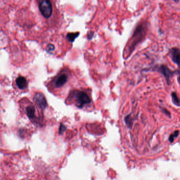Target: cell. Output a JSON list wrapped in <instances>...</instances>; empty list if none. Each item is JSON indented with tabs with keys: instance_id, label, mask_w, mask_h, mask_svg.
Instances as JSON below:
<instances>
[{
	"instance_id": "16",
	"label": "cell",
	"mask_w": 180,
	"mask_h": 180,
	"mask_svg": "<svg viewBox=\"0 0 180 180\" xmlns=\"http://www.w3.org/2000/svg\"><path fill=\"white\" fill-rule=\"evenodd\" d=\"M32 180L31 179H23V180Z\"/></svg>"
},
{
	"instance_id": "3",
	"label": "cell",
	"mask_w": 180,
	"mask_h": 180,
	"mask_svg": "<svg viewBox=\"0 0 180 180\" xmlns=\"http://www.w3.org/2000/svg\"><path fill=\"white\" fill-rule=\"evenodd\" d=\"M69 98L73 99L77 107L81 108L85 105L90 104V97L85 92L80 90H73L69 95Z\"/></svg>"
},
{
	"instance_id": "2",
	"label": "cell",
	"mask_w": 180,
	"mask_h": 180,
	"mask_svg": "<svg viewBox=\"0 0 180 180\" xmlns=\"http://www.w3.org/2000/svg\"><path fill=\"white\" fill-rule=\"evenodd\" d=\"M69 79V76L67 73L61 71L54 77L48 83L49 90H53L60 89L65 85Z\"/></svg>"
},
{
	"instance_id": "15",
	"label": "cell",
	"mask_w": 180,
	"mask_h": 180,
	"mask_svg": "<svg viewBox=\"0 0 180 180\" xmlns=\"http://www.w3.org/2000/svg\"><path fill=\"white\" fill-rule=\"evenodd\" d=\"M47 51L48 52H51L53 51L54 50H55V46L51 45V44H50L47 46Z\"/></svg>"
},
{
	"instance_id": "14",
	"label": "cell",
	"mask_w": 180,
	"mask_h": 180,
	"mask_svg": "<svg viewBox=\"0 0 180 180\" xmlns=\"http://www.w3.org/2000/svg\"><path fill=\"white\" fill-rule=\"evenodd\" d=\"M94 32L92 31H90L88 32V33H87V39L89 40H91L92 38H93V37H94Z\"/></svg>"
},
{
	"instance_id": "13",
	"label": "cell",
	"mask_w": 180,
	"mask_h": 180,
	"mask_svg": "<svg viewBox=\"0 0 180 180\" xmlns=\"http://www.w3.org/2000/svg\"><path fill=\"white\" fill-rule=\"evenodd\" d=\"M179 131H177V132H174V133L173 134H171V135L170 137V139H169L170 142H173L174 138L177 137V136L179 135Z\"/></svg>"
},
{
	"instance_id": "9",
	"label": "cell",
	"mask_w": 180,
	"mask_h": 180,
	"mask_svg": "<svg viewBox=\"0 0 180 180\" xmlns=\"http://www.w3.org/2000/svg\"><path fill=\"white\" fill-rule=\"evenodd\" d=\"M170 55L173 63L177 64V66H179V63H180L179 49L177 47H174V48L171 49L170 50Z\"/></svg>"
},
{
	"instance_id": "10",
	"label": "cell",
	"mask_w": 180,
	"mask_h": 180,
	"mask_svg": "<svg viewBox=\"0 0 180 180\" xmlns=\"http://www.w3.org/2000/svg\"><path fill=\"white\" fill-rule=\"evenodd\" d=\"M79 32H76V33H68L66 39L69 42L73 43L75 39L79 35Z\"/></svg>"
},
{
	"instance_id": "5",
	"label": "cell",
	"mask_w": 180,
	"mask_h": 180,
	"mask_svg": "<svg viewBox=\"0 0 180 180\" xmlns=\"http://www.w3.org/2000/svg\"><path fill=\"white\" fill-rule=\"evenodd\" d=\"M39 10L43 17L48 19L52 13V5L51 2L48 0H42L39 3Z\"/></svg>"
},
{
	"instance_id": "1",
	"label": "cell",
	"mask_w": 180,
	"mask_h": 180,
	"mask_svg": "<svg viewBox=\"0 0 180 180\" xmlns=\"http://www.w3.org/2000/svg\"><path fill=\"white\" fill-rule=\"evenodd\" d=\"M23 109L25 114L29 119L36 124H42L43 121V116L41 112L39 111V107L31 102L25 101H23Z\"/></svg>"
},
{
	"instance_id": "6",
	"label": "cell",
	"mask_w": 180,
	"mask_h": 180,
	"mask_svg": "<svg viewBox=\"0 0 180 180\" xmlns=\"http://www.w3.org/2000/svg\"><path fill=\"white\" fill-rule=\"evenodd\" d=\"M155 70L161 73L165 77L168 85L171 84V78L173 77L174 74L177 73V71H172L165 65H161L155 67Z\"/></svg>"
},
{
	"instance_id": "8",
	"label": "cell",
	"mask_w": 180,
	"mask_h": 180,
	"mask_svg": "<svg viewBox=\"0 0 180 180\" xmlns=\"http://www.w3.org/2000/svg\"><path fill=\"white\" fill-rule=\"evenodd\" d=\"M15 83L17 88L20 90L26 89L28 87V80L24 77L21 76L17 77L15 79Z\"/></svg>"
},
{
	"instance_id": "11",
	"label": "cell",
	"mask_w": 180,
	"mask_h": 180,
	"mask_svg": "<svg viewBox=\"0 0 180 180\" xmlns=\"http://www.w3.org/2000/svg\"><path fill=\"white\" fill-rule=\"evenodd\" d=\"M171 98H172V101L173 104L177 106V107L180 106V99L177 96V93L175 92H172L171 93Z\"/></svg>"
},
{
	"instance_id": "7",
	"label": "cell",
	"mask_w": 180,
	"mask_h": 180,
	"mask_svg": "<svg viewBox=\"0 0 180 180\" xmlns=\"http://www.w3.org/2000/svg\"><path fill=\"white\" fill-rule=\"evenodd\" d=\"M35 103L39 108L44 109L47 106V102L45 95L40 92H37L33 96Z\"/></svg>"
},
{
	"instance_id": "12",
	"label": "cell",
	"mask_w": 180,
	"mask_h": 180,
	"mask_svg": "<svg viewBox=\"0 0 180 180\" xmlns=\"http://www.w3.org/2000/svg\"><path fill=\"white\" fill-rule=\"evenodd\" d=\"M125 121L126 124L128 126L129 125H132V117H131V115H129L128 116H127L126 117H125Z\"/></svg>"
},
{
	"instance_id": "4",
	"label": "cell",
	"mask_w": 180,
	"mask_h": 180,
	"mask_svg": "<svg viewBox=\"0 0 180 180\" xmlns=\"http://www.w3.org/2000/svg\"><path fill=\"white\" fill-rule=\"evenodd\" d=\"M146 35V26L143 24H140L136 28L135 31L131 40V43L129 45V54L135 49L136 46L141 42Z\"/></svg>"
}]
</instances>
